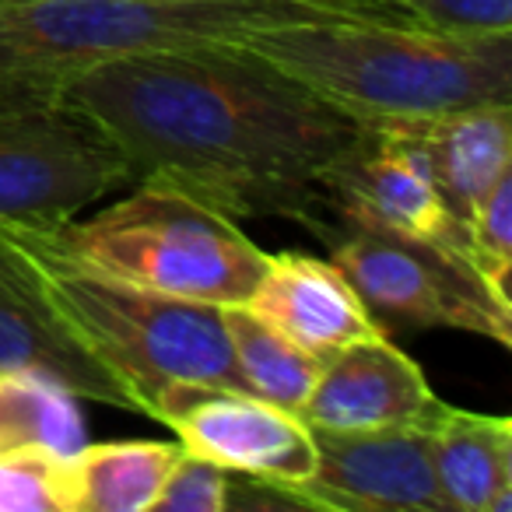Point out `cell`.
Instances as JSON below:
<instances>
[{
    "label": "cell",
    "instance_id": "1",
    "mask_svg": "<svg viewBox=\"0 0 512 512\" xmlns=\"http://www.w3.org/2000/svg\"><path fill=\"white\" fill-rule=\"evenodd\" d=\"M127 162L130 183L172 186L239 218L334 232V176L369 130L246 46L151 50L43 85Z\"/></svg>",
    "mask_w": 512,
    "mask_h": 512
},
{
    "label": "cell",
    "instance_id": "19",
    "mask_svg": "<svg viewBox=\"0 0 512 512\" xmlns=\"http://www.w3.org/2000/svg\"><path fill=\"white\" fill-rule=\"evenodd\" d=\"M467 232V253L470 264L484 278V285L509 299V271H512V172H505L474 211L463 218Z\"/></svg>",
    "mask_w": 512,
    "mask_h": 512
},
{
    "label": "cell",
    "instance_id": "9",
    "mask_svg": "<svg viewBox=\"0 0 512 512\" xmlns=\"http://www.w3.org/2000/svg\"><path fill=\"white\" fill-rule=\"evenodd\" d=\"M309 432L316 467L302 484H292L302 509L446 512L428 432Z\"/></svg>",
    "mask_w": 512,
    "mask_h": 512
},
{
    "label": "cell",
    "instance_id": "7",
    "mask_svg": "<svg viewBox=\"0 0 512 512\" xmlns=\"http://www.w3.org/2000/svg\"><path fill=\"white\" fill-rule=\"evenodd\" d=\"M330 260L348 274L376 323L446 327L512 344V302L498 299L467 253L369 225H337Z\"/></svg>",
    "mask_w": 512,
    "mask_h": 512
},
{
    "label": "cell",
    "instance_id": "3",
    "mask_svg": "<svg viewBox=\"0 0 512 512\" xmlns=\"http://www.w3.org/2000/svg\"><path fill=\"white\" fill-rule=\"evenodd\" d=\"M46 295L88 351L127 386L137 414L155 418L158 400L179 383H232L225 306L176 299L95 267L53 232L11 228Z\"/></svg>",
    "mask_w": 512,
    "mask_h": 512
},
{
    "label": "cell",
    "instance_id": "14",
    "mask_svg": "<svg viewBox=\"0 0 512 512\" xmlns=\"http://www.w3.org/2000/svg\"><path fill=\"white\" fill-rule=\"evenodd\" d=\"M386 137L404 141L425 162L428 176L460 221L505 172H512V102L453 109L421 127Z\"/></svg>",
    "mask_w": 512,
    "mask_h": 512
},
{
    "label": "cell",
    "instance_id": "11",
    "mask_svg": "<svg viewBox=\"0 0 512 512\" xmlns=\"http://www.w3.org/2000/svg\"><path fill=\"white\" fill-rule=\"evenodd\" d=\"M0 372H43L81 400L137 414L127 386L57 313L11 228H0Z\"/></svg>",
    "mask_w": 512,
    "mask_h": 512
},
{
    "label": "cell",
    "instance_id": "12",
    "mask_svg": "<svg viewBox=\"0 0 512 512\" xmlns=\"http://www.w3.org/2000/svg\"><path fill=\"white\" fill-rule=\"evenodd\" d=\"M330 190H334L337 214L334 228L369 225L393 235L439 242V246H453L460 253H467L463 221L449 211L446 197L439 193L435 179L428 176L425 162L397 137H365L362 148L337 169Z\"/></svg>",
    "mask_w": 512,
    "mask_h": 512
},
{
    "label": "cell",
    "instance_id": "18",
    "mask_svg": "<svg viewBox=\"0 0 512 512\" xmlns=\"http://www.w3.org/2000/svg\"><path fill=\"white\" fill-rule=\"evenodd\" d=\"M85 442L81 397L43 372H0V449L71 453Z\"/></svg>",
    "mask_w": 512,
    "mask_h": 512
},
{
    "label": "cell",
    "instance_id": "6",
    "mask_svg": "<svg viewBox=\"0 0 512 512\" xmlns=\"http://www.w3.org/2000/svg\"><path fill=\"white\" fill-rule=\"evenodd\" d=\"M130 186L120 151L43 85H0V228L53 232Z\"/></svg>",
    "mask_w": 512,
    "mask_h": 512
},
{
    "label": "cell",
    "instance_id": "2",
    "mask_svg": "<svg viewBox=\"0 0 512 512\" xmlns=\"http://www.w3.org/2000/svg\"><path fill=\"white\" fill-rule=\"evenodd\" d=\"M369 134H404L453 109L512 102V36H449L418 22L306 18L232 39Z\"/></svg>",
    "mask_w": 512,
    "mask_h": 512
},
{
    "label": "cell",
    "instance_id": "10",
    "mask_svg": "<svg viewBox=\"0 0 512 512\" xmlns=\"http://www.w3.org/2000/svg\"><path fill=\"white\" fill-rule=\"evenodd\" d=\"M446 407L421 365L379 334L323 362L299 418L330 432H432Z\"/></svg>",
    "mask_w": 512,
    "mask_h": 512
},
{
    "label": "cell",
    "instance_id": "20",
    "mask_svg": "<svg viewBox=\"0 0 512 512\" xmlns=\"http://www.w3.org/2000/svg\"><path fill=\"white\" fill-rule=\"evenodd\" d=\"M60 456L0 449V512H60Z\"/></svg>",
    "mask_w": 512,
    "mask_h": 512
},
{
    "label": "cell",
    "instance_id": "16",
    "mask_svg": "<svg viewBox=\"0 0 512 512\" xmlns=\"http://www.w3.org/2000/svg\"><path fill=\"white\" fill-rule=\"evenodd\" d=\"M179 442H81L60 456V512H155Z\"/></svg>",
    "mask_w": 512,
    "mask_h": 512
},
{
    "label": "cell",
    "instance_id": "13",
    "mask_svg": "<svg viewBox=\"0 0 512 512\" xmlns=\"http://www.w3.org/2000/svg\"><path fill=\"white\" fill-rule=\"evenodd\" d=\"M242 306L320 362L348 344L383 334V323L365 309L348 274L334 260L309 253H271L264 278Z\"/></svg>",
    "mask_w": 512,
    "mask_h": 512
},
{
    "label": "cell",
    "instance_id": "23",
    "mask_svg": "<svg viewBox=\"0 0 512 512\" xmlns=\"http://www.w3.org/2000/svg\"><path fill=\"white\" fill-rule=\"evenodd\" d=\"M316 8L337 11L351 18H386V22H414L400 0H309Z\"/></svg>",
    "mask_w": 512,
    "mask_h": 512
},
{
    "label": "cell",
    "instance_id": "22",
    "mask_svg": "<svg viewBox=\"0 0 512 512\" xmlns=\"http://www.w3.org/2000/svg\"><path fill=\"white\" fill-rule=\"evenodd\" d=\"M418 25L449 36H512V0H400Z\"/></svg>",
    "mask_w": 512,
    "mask_h": 512
},
{
    "label": "cell",
    "instance_id": "17",
    "mask_svg": "<svg viewBox=\"0 0 512 512\" xmlns=\"http://www.w3.org/2000/svg\"><path fill=\"white\" fill-rule=\"evenodd\" d=\"M221 313H225L228 348H232L235 379L242 390L299 414L323 369L320 358L302 351L285 334H278L253 309L225 306Z\"/></svg>",
    "mask_w": 512,
    "mask_h": 512
},
{
    "label": "cell",
    "instance_id": "15",
    "mask_svg": "<svg viewBox=\"0 0 512 512\" xmlns=\"http://www.w3.org/2000/svg\"><path fill=\"white\" fill-rule=\"evenodd\" d=\"M446 512H512V421L446 407L428 432Z\"/></svg>",
    "mask_w": 512,
    "mask_h": 512
},
{
    "label": "cell",
    "instance_id": "5",
    "mask_svg": "<svg viewBox=\"0 0 512 512\" xmlns=\"http://www.w3.org/2000/svg\"><path fill=\"white\" fill-rule=\"evenodd\" d=\"M137 190L88 221H67L57 239L95 267L207 306H242L260 285L271 253L260 249L232 214L172 186Z\"/></svg>",
    "mask_w": 512,
    "mask_h": 512
},
{
    "label": "cell",
    "instance_id": "21",
    "mask_svg": "<svg viewBox=\"0 0 512 512\" xmlns=\"http://www.w3.org/2000/svg\"><path fill=\"white\" fill-rule=\"evenodd\" d=\"M225 495L228 470L207 456L179 449L158 491L155 512H225Z\"/></svg>",
    "mask_w": 512,
    "mask_h": 512
},
{
    "label": "cell",
    "instance_id": "4",
    "mask_svg": "<svg viewBox=\"0 0 512 512\" xmlns=\"http://www.w3.org/2000/svg\"><path fill=\"white\" fill-rule=\"evenodd\" d=\"M306 18L309 0H0V85H53L151 50L221 43Z\"/></svg>",
    "mask_w": 512,
    "mask_h": 512
},
{
    "label": "cell",
    "instance_id": "8",
    "mask_svg": "<svg viewBox=\"0 0 512 512\" xmlns=\"http://www.w3.org/2000/svg\"><path fill=\"white\" fill-rule=\"evenodd\" d=\"M155 421L176 442L228 474L302 484L316 467V442L299 414L232 383H179L158 400Z\"/></svg>",
    "mask_w": 512,
    "mask_h": 512
}]
</instances>
